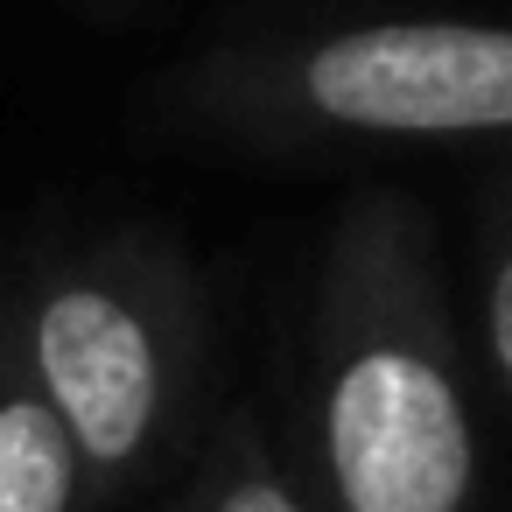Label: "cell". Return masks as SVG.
Listing matches in <instances>:
<instances>
[{
    "mask_svg": "<svg viewBox=\"0 0 512 512\" xmlns=\"http://www.w3.org/2000/svg\"><path fill=\"white\" fill-rule=\"evenodd\" d=\"M491 393L421 197L337 204L274 435L316 512H491Z\"/></svg>",
    "mask_w": 512,
    "mask_h": 512,
    "instance_id": "6da1fadb",
    "label": "cell"
},
{
    "mask_svg": "<svg viewBox=\"0 0 512 512\" xmlns=\"http://www.w3.org/2000/svg\"><path fill=\"white\" fill-rule=\"evenodd\" d=\"M162 512H316V505L274 435V414L253 393H225L204 442L162 491Z\"/></svg>",
    "mask_w": 512,
    "mask_h": 512,
    "instance_id": "277c9868",
    "label": "cell"
},
{
    "mask_svg": "<svg viewBox=\"0 0 512 512\" xmlns=\"http://www.w3.org/2000/svg\"><path fill=\"white\" fill-rule=\"evenodd\" d=\"M155 120L260 162L512 155V8L302 15L211 36L155 78Z\"/></svg>",
    "mask_w": 512,
    "mask_h": 512,
    "instance_id": "7a4b0ae2",
    "label": "cell"
},
{
    "mask_svg": "<svg viewBox=\"0 0 512 512\" xmlns=\"http://www.w3.org/2000/svg\"><path fill=\"white\" fill-rule=\"evenodd\" d=\"M470 344L491 414L512 428V155H491L470 190Z\"/></svg>",
    "mask_w": 512,
    "mask_h": 512,
    "instance_id": "8992f818",
    "label": "cell"
},
{
    "mask_svg": "<svg viewBox=\"0 0 512 512\" xmlns=\"http://www.w3.org/2000/svg\"><path fill=\"white\" fill-rule=\"evenodd\" d=\"M0 512H106L78 442L15 351H0Z\"/></svg>",
    "mask_w": 512,
    "mask_h": 512,
    "instance_id": "5b68a950",
    "label": "cell"
},
{
    "mask_svg": "<svg viewBox=\"0 0 512 512\" xmlns=\"http://www.w3.org/2000/svg\"><path fill=\"white\" fill-rule=\"evenodd\" d=\"M92 8H106V15H134V8H148V0H92Z\"/></svg>",
    "mask_w": 512,
    "mask_h": 512,
    "instance_id": "ba28073f",
    "label": "cell"
},
{
    "mask_svg": "<svg viewBox=\"0 0 512 512\" xmlns=\"http://www.w3.org/2000/svg\"><path fill=\"white\" fill-rule=\"evenodd\" d=\"M8 351L57 407L106 512L162 498L225 407L211 288L190 246L148 218L29 246Z\"/></svg>",
    "mask_w": 512,
    "mask_h": 512,
    "instance_id": "3957f363",
    "label": "cell"
},
{
    "mask_svg": "<svg viewBox=\"0 0 512 512\" xmlns=\"http://www.w3.org/2000/svg\"><path fill=\"white\" fill-rule=\"evenodd\" d=\"M8 309H15V260H0V351H8Z\"/></svg>",
    "mask_w": 512,
    "mask_h": 512,
    "instance_id": "52a82bcc",
    "label": "cell"
}]
</instances>
